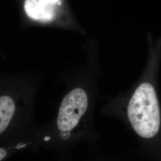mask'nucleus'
<instances>
[{
	"label": "nucleus",
	"mask_w": 161,
	"mask_h": 161,
	"mask_svg": "<svg viewBox=\"0 0 161 161\" xmlns=\"http://www.w3.org/2000/svg\"><path fill=\"white\" fill-rule=\"evenodd\" d=\"M128 117L134 131L144 138H152L159 131L161 114L155 91L144 82L136 89L128 106Z\"/></svg>",
	"instance_id": "obj_1"
},
{
	"label": "nucleus",
	"mask_w": 161,
	"mask_h": 161,
	"mask_svg": "<svg viewBox=\"0 0 161 161\" xmlns=\"http://www.w3.org/2000/svg\"><path fill=\"white\" fill-rule=\"evenodd\" d=\"M88 108V97L81 88H75L63 99L58 114V128L70 131L75 128Z\"/></svg>",
	"instance_id": "obj_2"
},
{
	"label": "nucleus",
	"mask_w": 161,
	"mask_h": 161,
	"mask_svg": "<svg viewBox=\"0 0 161 161\" xmlns=\"http://www.w3.org/2000/svg\"><path fill=\"white\" fill-rule=\"evenodd\" d=\"M60 0H26L25 10L30 18L43 22L53 19Z\"/></svg>",
	"instance_id": "obj_3"
},
{
	"label": "nucleus",
	"mask_w": 161,
	"mask_h": 161,
	"mask_svg": "<svg viewBox=\"0 0 161 161\" xmlns=\"http://www.w3.org/2000/svg\"><path fill=\"white\" fill-rule=\"evenodd\" d=\"M15 112V104L12 98L3 96L0 98V133L8 126Z\"/></svg>",
	"instance_id": "obj_4"
},
{
	"label": "nucleus",
	"mask_w": 161,
	"mask_h": 161,
	"mask_svg": "<svg viewBox=\"0 0 161 161\" xmlns=\"http://www.w3.org/2000/svg\"><path fill=\"white\" fill-rule=\"evenodd\" d=\"M7 155V152L5 149L1 148L0 149V161H2L4 159V158Z\"/></svg>",
	"instance_id": "obj_5"
},
{
	"label": "nucleus",
	"mask_w": 161,
	"mask_h": 161,
	"mask_svg": "<svg viewBox=\"0 0 161 161\" xmlns=\"http://www.w3.org/2000/svg\"><path fill=\"white\" fill-rule=\"evenodd\" d=\"M60 135H61V137L63 139H67L69 137V131H61L60 132Z\"/></svg>",
	"instance_id": "obj_6"
}]
</instances>
